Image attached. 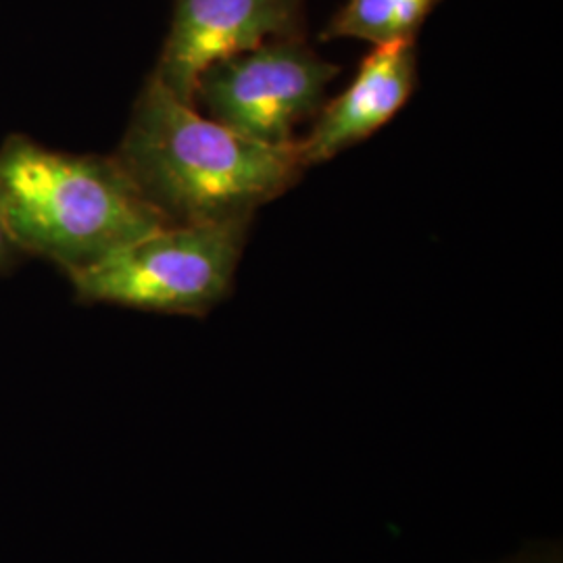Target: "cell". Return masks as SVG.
<instances>
[{
	"label": "cell",
	"instance_id": "6da1fadb",
	"mask_svg": "<svg viewBox=\"0 0 563 563\" xmlns=\"http://www.w3.org/2000/svg\"><path fill=\"white\" fill-rule=\"evenodd\" d=\"M113 157L169 225L253 220L305 172L297 142L249 141L180 101L153 74Z\"/></svg>",
	"mask_w": 563,
	"mask_h": 563
},
{
	"label": "cell",
	"instance_id": "7a4b0ae2",
	"mask_svg": "<svg viewBox=\"0 0 563 563\" xmlns=\"http://www.w3.org/2000/svg\"><path fill=\"white\" fill-rule=\"evenodd\" d=\"M0 218L21 253L67 276L169 225L115 157L60 153L23 134L0 144Z\"/></svg>",
	"mask_w": 563,
	"mask_h": 563
},
{
	"label": "cell",
	"instance_id": "3957f363",
	"mask_svg": "<svg viewBox=\"0 0 563 563\" xmlns=\"http://www.w3.org/2000/svg\"><path fill=\"white\" fill-rule=\"evenodd\" d=\"M251 222L163 225L67 278L88 305L205 318L232 295Z\"/></svg>",
	"mask_w": 563,
	"mask_h": 563
},
{
	"label": "cell",
	"instance_id": "277c9868",
	"mask_svg": "<svg viewBox=\"0 0 563 563\" xmlns=\"http://www.w3.org/2000/svg\"><path fill=\"white\" fill-rule=\"evenodd\" d=\"M339 71L302 38H276L213 63L197 81L195 107L249 141L288 146L295 128L322 109Z\"/></svg>",
	"mask_w": 563,
	"mask_h": 563
},
{
	"label": "cell",
	"instance_id": "5b68a950",
	"mask_svg": "<svg viewBox=\"0 0 563 563\" xmlns=\"http://www.w3.org/2000/svg\"><path fill=\"white\" fill-rule=\"evenodd\" d=\"M301 0H176L169 36L153 76L180 101L218 60L276 38H302Z\"/></svg>",
	"mask_w": 563,
	"mask_h": 563
},
{
	"label": "cell",
	"instance_id": "8992f818",
	"mask_svg": "<svg viewBox=\"0 0 563 563\" xmlns=\"http://www.w3.org/2000/svg\"><path fill=\"white\" fill-rule=\"evenodd\" d=\"M416 80L413 42L376 46L342 95L322 104L309 136L297 141L305 169L376 134L407 104Z\"/></svg>",
	"mask_w": 563,
	"mask_h": 563
},
{
	"label": "cell",
	"instance_id": "52a82bcc",
	"mask_svg": "<svg viewBox=\"0 0 563 563\" xmlns=\"http://www.w3.org/2000/svg\"><path fill=\"white\" fill-rule=\"evenodd\" d=\"M439 0H346L322 41L357 38L374 46L413 42Z\"/></svg>",
	"mask_w": 563,
	"mask_h": 563
},
{
	"label": "cell",
	"instance_id": "ba28073f",
	"mask_svg": "<svg viewBox=\"0 0 563 563\" xmlns=\"http://www.w3.org/2000/svg\"><path fill=\"white\" fill-rule=\"evenodd\" d=\"M504 563H563L562 543H530L518 555Z\"/></svg>",
	"mask_w": 563,
	"mask_h": 563
},
{
	"label": "cell",
	"instance_id": "9c48e42d",
	"mask_svg": "<svg viewBox=\"0 0 563 563\" xmlns=\"http://www.w3.org/2000/svg\"><path fill=\"white\" fill-rule=\"evenodd\" d=\"M21 255L23 253L18 249V244L13 242V239H11L7 225H4L2 218H0V272L9 269L13 263L20 260Z\"/></svg>",
	"mask_w": 563,
	"mask_h": 563
}]
</instances>
